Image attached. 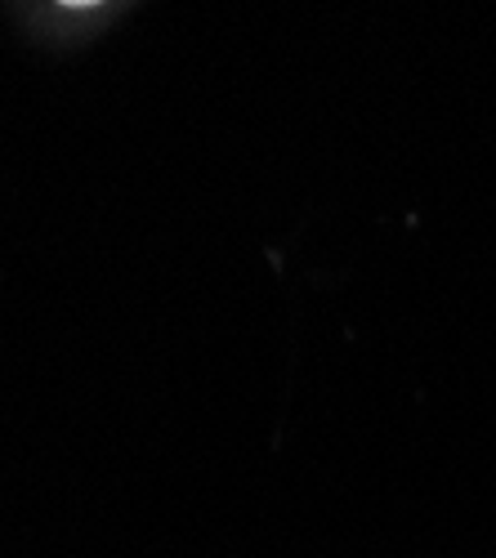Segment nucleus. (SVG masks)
Masks as SVG:
<instances>
[{
  "instance_id": "nucleus-1",
  "label": "nucleus",
  "mask_w": 496,
  "mask_h": 558,
  "mask_svg": "<svg viewBox=\"0 0 496 558\" xmlns=\"http://www.w3.org/2000/svg\"><path fill=\"white\" fill-rule=\"evenodd\" d=\"M63 5H99V0H63Z\"/></svg>"
}]
</instances>
